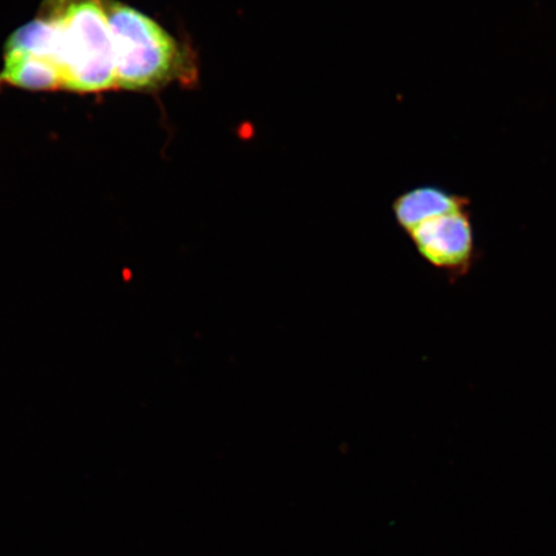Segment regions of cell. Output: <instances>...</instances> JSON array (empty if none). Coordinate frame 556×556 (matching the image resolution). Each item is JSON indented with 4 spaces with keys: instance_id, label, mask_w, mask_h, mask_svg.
I'll return each instance as SVG.
<instances>
[{
    "instance_id": "5b68a950",
    "label": "cell",
    "mask_w": 556,
    "mask_h": 556,
    "mask_svg": "<svg viewBox=\"0 0 556 556\" xmlns=\"http://www.w3.org/2000/svg\"><path fill=\"white\" fill-rule=\"evenodd\" d=\"M2 85L27 90L64 89L61 70L53 61L26 52L4 51Z\"/></svg>"
},
{
    "instance_id": "6da1fadb",
    "label": "cell",
    "mask_w": 556,
    "mask_h": 556,
    "mask_svg": "<svg viewBox=\"0 0 556 556\" xmlns=\"http://www.w3.org/2000/svg\"><path fill=\"white\" fill-rule=\"evenodd\" d=\"M102 3L113 37L116 89L152 92L197 79L193 52L157 21L119 0Z\"/></svg>"
},
{
    "instance_id": "3957f363",
    "label": "cell",
    "mask_w": 556,
    "mask_h": 556,
    "mask_svg": "<svg viewBox=\"0 0 556 556\" xmlns=\"http://www.w3.org/2000/svg\"><path fill=\"white\" fill-rule=\"evenodd\" d=\"M421 258L450 283L471 273L479 260L470 207L437 215L408 232Z\"/></svg>"
},
{
    "instance_id": "277c9868",
    "label": "cell",
    "mask_w": 556,
    "mask_h": 556,
    "mask_svg": "<svg viewBox=\"0 0 556 556\" xmlns=\"http://www.w3.org/2000/svg\"><path fill=\"white\" fill-rule=\"evenodd\" d=\"M464 207H470L467 197L438 186H420L395 199L393 213L397 224L408 233L422 222Z\"/></svg>"
},
{
    "instance_id": "7a4b0ae2",
    "label": "cell",
    "mask_w": 556,
    "mask_h": 556,
    "mask_svg": "<svg viewBox=\"0 0 556 556\" xmlns=\"http://www.w3.org/2000/svg\"><path fill=\"white\" fill-rule=\"evenodd\" d=\"M40 15L58 29L65 90L116 89L113 37L102 0H43Z\"/></svg>"
}]
</instances>
